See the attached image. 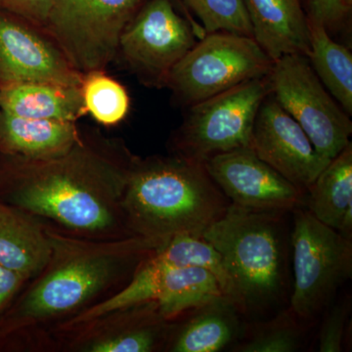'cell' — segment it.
I'll use <instances>...</instances> for the list:
<instances>
[{"instance_id": "cell-1", "label": "cell", "mask_w": 352, "mask_h": 352, "mask_svg": "<svg viewBox=\"0 0 352 352\" xmlns=\"http://www.w3.org/2000/svg\"><path fill=\"white\" fill-rule=\"evenodd\" d=\"M138 159L119 142L82 138L60 156L14 159L1 201L78 232H111L126 227L122 200Z\"/></svg>"}, {"instance_id": "cell-2", "label": "cell", "mask_w": 352, "mask_h": 352, "mask_svg": "<svg viewBox=\"0 0 352 352\" xmlns=\"http://www.w3.org/2000/svg\"><path fill=\"white\" fill-rule=\"evenodd\" d=\"M46 230L52 245L50 261L0 322L1 337L82 307L122 275L134 274L164 243L139 236L76 239Z\"/></svg>"}, {"instance_id": "cell-3", "label": "cell", "mask_w": 352, "mask_h": 352, "mask_svg": "<svg viewBox=\"0 0 352 352\" xmlns=\"http://www.w3.org/2000/svg\"><path fill=\"white\" fill-rule=\"evenodd\" d=\"M230 204L205 164L171 154L138 157L122 210L129 235L166 241L177 234L201 237Z\"/></svg>"}, {"instance_id": "cell-4", "label": "cell", "mask_w": 352, "mask_h": 352, "mask_svg": "<svg viewBox=\"0 0 352 352\" xmlns=\"http://www.w3.org/2000/svg\"><path fill=\"white\" fill-rule=\"evenodd\" d=\"M283 214L230 204L201 236L223 259L243 316L267 314L287 294L288 238Z\"/></svg>"}, {"instance_id": "cell-5", "label": "cell", "mask_w": 352, "mask_h": 352, "mask_svg": "<svg viewBox=\"0 0 352 352\" xmlns=\"http://www.w3.org/2000/svg\"><path fill=\"white\" fill-rule=\"evenodd\" d=\"M274 61L251 36L206 34L168 76L176 105L189 108L254 78L270 75Z\"/></svg>"}, {"instance_id": "cell-6", "label": "cell", "mask_w": 352, "mask_h": 352, "mask_svg": "<svg viewBox=\"0 0 352 352\" xmlns=\"http://www.w3.org/2000/svg\"><path fill=\"white\" fill-rule=\"evenodd\" d=\"M270 94L268 75L187 108L182 124L171 136V154L205 163L214 155L251 147L258 109Z\"/></svg>"}, {"instance_id": "cell-7", "label": "cell", "mask_w": 352, "mask_h": 352, "mask_svg": "<svg viewBox=\"0 0 352 352\" xmlns=\"http://www.w3.org/2000/svg\"><path fill=\"white\" fill-rule=\"evenodd\" d=\"M291 233L294 283L289 308L303 322L314 320L352 274V240L315 219L293 210Z\"/></svg>"}, {"instance_id": "cell-8", "label": "cell", "mask_w": 352, "mask_h": 352, "mask_svg": "<svg viewBox=\"0 0 352 352\" xmlns=\"http://www.w3.org/2000/svg\"><path fill=\"white\" fill-rule=\"evenodd\" d=\"M145 0H54L43 29L80 75L105 71Z\"/></svg>"}, {"instance_id": "cell-9", "label": "cell", "mask_w": 352, "mask_h": 352, "mask_svg": "<svg viewBox=\"0 0 352 352\" xmlns=\"http://www.w3.org/2000/svg\"><path fill=\"white\" fill-rule=\"evenodd\" d=\"M271 94L300 124L315 150L331 162L351 141L349 113L329 94L302 54L284 55L270 74Z\"/></svg>"}, {"instance_id": "cell-10", "label": "cell", "mask_w": 352, "mask_h": 352, "mask_svg": "<svg viewBox=\"0 0 352 352\" xmlns=\"http://www.w3.org/2000/svg\"><path fill=\"white\" fill-rule=\"evenodd\" d=\"M198 38L173 0H145L120 36L118 56L147 87L166 88L168 76Z\"/></svg>"}, {"instance_id": "cell-11", "label": "cell", "mask_w": 352, "mask_h": 352, "mask_svg": "<svg viewBox=\"0 0 352 352\" xmlns=\"http://www.w3.org/2000/svg\"><path fill=\"white\" fill-rule=\"evenodd\" d=\"M220 295L223 293L219 282L208 271L166 265L151 256L139 266L126 287L69 319L62 329L73 331L115 310L150 300L159 303L171 319Z\"/></svg>"}, {"instance_id": "cell-12", "label": "cell", "mask_w": 352, "mask_h": 352, "mask_svg": "<svg viewBox=\"0 0 352 352\" xmlns=\"http://www.w3.org/2000/svg\"><path fill=\"white\" fill-rule=\"evenodd\" d=\"M208 175L231 204L256 212H293L305 205L307 192L263 162L251 147L214 155Z\"/></svg>"}, {"instance_id": "cell-13", "label": "cell", "mask_w": 352, "mask_h": 352, "mask_svg": "<svg viewBox=\"0 0 352 352\" xmlns=\"http://www.w3.org/2000/svg\"><path fill=\"white\" fill-rule=\"evenodd\" d=\"M82 80L43 27L0 10V88L25 82L80 87Z\"/></svg>"}, {"instance_id": "cell-14", "label": "cell", "mask_w": 352, "mask_h": 352, "mask_svg": "<svg viewBox=\"0 0 352 352\" xmlns=\"http://www.w3.org/2000/svg\"><path fill=\"white\" fill-rule=\"evenodd\" d=\"M251 148L271 168L305 192L330 163L317 153L307 134L271 94L258 109Z\"/></svg>"}, {"instance_id": "cell-15", "label": "cell", "mask_w": 352, "mask_h": 352, "mask_svg": "<svg viewBox=\"0 0 352 352\" xmlns=\"http://www.w3.org/2000/svg\"><path fill=\"white\" fill-rule=\"evenodd\" d=\"M154 300L122 307L76 328L73 347L85 352H153L166 349L173 324Z\"/></svg>"}, {"instance_id": "cell-16", "label": "cell", "mask_w": 352, "mask_h": 352, "mask_svg": "<svg viewBox=\"0 0 352 352\" xmlns=\"http://www.w3.org/2000/svg\"><path fill=\"white\" fill-rule=\"evenodd\" d=\"M252 38L276 61L284 55L308 56L309 25L302 0H243Z\"/></svg>"}, {"instance_id": "cell-17", "label": "cell", "mask_w": 352, "mask_h": 352, "mask_svg": "<svg viewBox=\"0 0 352 352\" xmlns=\"http://www.w3.org/2000/svg\"><path fill=\"white\" fill-rule=\"evenodd\" d=\"M188 318L173 324L164 351L219 352L233 346L244 331L239 308L229 296L220 295L192 308Z\"/></svg>"}, {"instance_id": "cell-18", "label": "cell", "mask_w": 352, "mask_h": 352, "mask_svg": "<svg viewBox=\"0 0 352 352\" xmlns=\"http://www.w3.org/2000/svg\"><path fill=\"white\" fill-rule=\"evenodd\" d=\"M82 138L76 122L28 119L0 111V151L14 159L60 156Z\"/></svg>"}, {"instance_id": "cell-19", "label": "cell", "mask_w": 352, "mask_h": 352, "mask_svg": "<svg viewBox=\"0 0 352 352\" xmlns=\"http://www.w3.org/2000/svg\"><path fill=\"white\" fill-rule=\"evenodd\" d=\"M51 254L47 230L24 210L0 201V264L29 280L45 268Z\"/></svg>"}, {"instance_id": "cell-20", "label": "cell", "mask_w": 352, "mask_h": 352, "mask_svg": "<svg viewBox=\"0 0 352 352\" xmlns=\"http://www.w3.org/2000/svg\"><path fill=\"white\" fill-rule=\"evenodd\" d=\"M307 210L352 240V144L333 157L307 190Z\"/></svg>"}, {"instance_id": "cell-21", "label": "cell", "mask_w": 352, "mask_h": 352, "mask_svg": "<svg viewBox=\"0 0 352 352\" xmlns=\"http://www.w3.org/2000/svg\"><path fill=\"white\" fill-rule=\"evenodd\" d=\"M0 111L28 119L73 122L87 115L80 87L50 82L0 88Z\"/></svg>"}, {"instance_id": "cell-22", "label": "cell", "mask_w": 352, "mask_h": 352, "mask_svg": "<svg viewBox=\"0 0 352 352\" xmlns=\"http://www.w3.org/2000/svg\"><path fill=\"white\" fill-rule=\"evenodd\" d=\"M308 19V18H307ZM310 50L307 59L322 85L340 107L352 115V55L333 41L323 25L308 19Z\"/></svg>"}, {"instance_id": "cell-23", "label": "cell", "mask_w": 352, "mask_h": 352, "mask_svg": "<svg viewBox=\"0 0 352 352\" xmlns=\"http://www.w3.org/2000/svg\"><path fill=\"white\" fill-rule=\"evenodd\" d=\"M160 263L176 267H196L212 273L223 295L235 302V288L226 263L212 244L199 236L177 234L164 241L152 254Z\"/></svg>"}, {"instance_id": "cell-24", "label": "cell", "mask_w": 352, "mask_h": 352, "mask_svg": "<svg viewBox=\"0 0 352 352\" xmlns=\"http://www.w3.org/2000/svg\"><path fill=\"white\" fill-rule=\"evenodd\" d=\"M303 322L291 308L279 312L274 318L245 327L232 346L237 352H294L302 347L305 329Z\"/></svg>"}, {"instance_id": "cell-25", "label": "cell", "mask_w": 352, "mask_h": 352, "mask_svg": "<svg viewBox=\"0 0 352 352\" xmlns=\"http://www.w3.org/2000/svg\"><path fill=\"white\" fill-rule=\"evenodd\" d=\"M191 23L197 38L227 32L252 38V25L243 0H175Z\"/></svg>"}, {"instance_id": "cell-26", "label": "cell", "mask_w": 352, "mask_h": 352, "mask_svg": "<svg viewBox=\"0 0 352 352\" xmlns=\"http://www.w3.org/2000/svg\"><path fill=\"white\" fill-rule=\"evenodd\" d=\"M80 90L85 113L102 126H117L129 115L131 98L126 88L105 71L82 75Z\"/></svg>"}, {"instance_id": "cell-27", "label": "cell", "mask_w": 352, "mask_h": 352, "mask_svg": "<svg viewBox=\"0 0 352 352\" xmlns=\"http://www.w3.org/2000/svg\"><path fill=\"white\" fill-rule=\"evenodd\" d=\"M327 314L322 322L318 336L319 352H340L346 336L349 315L351 312V300L346 298L342 302L328 305Z\"/></svg>"}, {"instance_id": "cell-28", "label": "cell", "mask_w": 352, "mask_h": 352, "mask_svg": "<svg viewBox=\"0 0 352 352\" xmlns=\"http://www.w3.org/2000/svg\"><path fill=\"white\" fill-rule=\"evenodd\" d=\"M305 6L308 19L323 25L332 34L349 21L352 0H305Z\"/></svg>"}, {"instance_id": "cell-29", "label": "cell", "mask_w": 352, "mask_h": 352, "mask_svg": "<svg viewBox=\"0 0 352 352\" xmlns=\"http://www.w3.org/2000/svg\"><path fill=\"white\" fill-rule=\"evenodd\" d=\"M54 0H0V10L43 27Z\"/></svg>"}, {"instance_id": "cell-30", "label": "cell", "mask_w": 352, "mask_h": 352, "mask_svg": "<svg viewBox=\"0 0 352 352\" xmlns=\"http://www.w3.org/2000/svg\"><path fill=\"white\" fill-rule=\"evenodd\" d=\"M25 281L27 280L19 273L0 264V314L8 307Z\"/></svg>"}]
</instances>
